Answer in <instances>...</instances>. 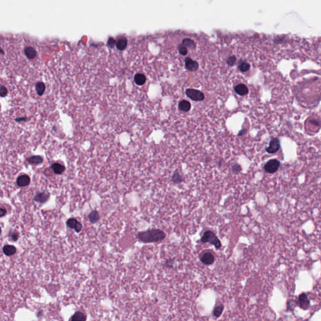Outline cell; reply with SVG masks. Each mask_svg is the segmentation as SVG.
I'll return each instance as SVG.
<instances>
[{
	"label": "cell",
	"mask_w": 321,
	"mask_h": 321,
	"mask_svg": "<svg viewBox=\"0 0 321 321\" xmlns=\"http://www.w3.org/2000/svg\"><path fill=\"white\" fill-rule=\"evenodd\" d=\"M166 235L160 229H151L146 231L139 232L138 239L143 243H153L163 240Z\"/></svg>",
	"instance_id": "obj_1"
},
{
	"label": "cell",
	"mask_w": 321,
	"mask_h": 321,
	"mask_svg": "<svg viewBox=\"0 0 321 321\" xmlns=\"http://www.w3.org/2000/svg\"><path fill=\"white\" fill-rule=\"evenodd\" d=\"M201 241L203 243H210L211 244L215 246L217 249H219L221 247V241L215 235V233L210 230L206 231L203 233L201 238Z\"/></svg>",
	"instance_id": "obj_2"
},
{
	"label": "cell",
	"mask_w": 321,
	"mask_h": 321,
	"mask_svg": "<svg viewBox=\"0 0 321 321\" xmlns=\"http://www.w3.org/2000/svg\"><path fill=\"white\" fill-rule=\"evenodd\" d=\"M280 166V162L277 159H270L264 165V170L270 174L275 172Z\"/></svg>",
	"instance_id": "obj_3"
},
{
	"label": "cell",
	"mask_w": 321,
	"mask_h": 321,
	"mask_svg": "<svg viewBox=\"0 0 321 321\" xmlns=\"http://www.w3.org/2000/svg\"><path fill=\"white\" fill-rule=\"evenodd\" d=\"M186 94L189 98L194 101H201L205 99L203 93L196 89H188L186 90Z\"/></svg>",
	"instance_id": "obj_4"
},
{
	"label": "cell",
	"mask_w": 321,
	"mask_h": 321,
	"mask_svg": "<svg viewBox=\"0 0 321 321\" xmlns=\"http://www.w3.org/2000/svg\"><path fill=\"white\" fill-rule=\"evenodd\" d=\"M280 148V142L278 138L271 139L269 142L268 147L266 148V151L269 154L277 152Z\"/></svg>",
	"instance_id": "obj_5"
},
{
	"label": "cell",
	"mask_w": 321,
	"mask_h": 321,
	"mask_svg": "<svg viewBox=\"0 0 321 321\" xmlns=\"http://www.w3.org/2000/svg\"><path fill=\"white\" fill-rule=\"evenodd\" d=\"M67 226L71 229L75 230L77 233L80 232L82 228L81 223L73 218H69L67 221Z\"/></svg>",
	"instance_id": "obj_6"
},
{
	"label": "cell",
	"mask_w": 321,
	"mask_h": 321,
	"mask_svg": "<svg viewBox=\"0 0 321 321\" xmlns=\"http://www.w3.org/2000/svg\"><path fill=\"white\" fill-rule=\"evenodd\" d=\"M299 304L300 308L302 309H307L310 306V300L304 293L301 294L299 297Z\"/></svg>",
	"instance_id": "obj_7"
},
{
	"label": "cell",
	"mask_w": 321,
	"mask_h": 321,
	"mask_svg": "<svg viewBox=\"0 0 321 321\" xmlns=\"http://www.w3.org/2000/svg\"><path fill=\"white\" fill-rule=\"evenodd\" d=\"M185 66L186 69L189 71H196L198 69V63L195 61L192 60L191 58L187 57L185 59Z\"/></svg>",
	"instance_id": "obj_8"
},
{
	"label": "cell",
	"mask_w": 321,
	"mask_h": 321,
	"mask_svg": "<svg viewBox=\"0 0 321 321\" xmlns=\"http://www.w3.org/2000/svg\"><path fill=\"white\" fill-rule=\"evenodd\" d=\"M30 183V178L26 174H22L16 179L17 185L19 187H25L29 185Z\"/></svg>",
	"instance_id": "obj_9"
},
{
	"label": "cell",
	"mask_w": 321,
	"mask_h": 321,
	"mask_svg": "<svg viewBox=\"0 0 321 321\" xmlns=\"http://www.w3.org/2000/svg\"><path fill=\"white\" fill-rule=\"evenodd\" d=\"M201 261L205 265H211L215 261V257L211 253L207 252L201 257Z\"/></svg>",
	"instance_id": "obj_10"
},
{
	"label": "cell",
	"mask_w": 321,
	"mask_h": 321,
	"mask_svg": "<svg viewBox=\"0 0 321 321\" xmlns=\"http://www.w3.org/2000/svg\"><path fill=\"white\" fill-rule=\"evenodd\" d=\"M49 197H50V194L48 193H45V192L38 193L35 196L34 200L38 203H44L48 200Z\"/></svg>",
	"instance_id": "obj_11"
},
{
	"label": "cell",
	"mask_w": 321,
	"mask_h": 321,
	"mask_svg": "<svg viewBox=\"0 0 321 321\" xmlns=\"http://www.w3.org/2000/svg\"><path fill=\"white\" fill-rule=\"evenodd\" d=\"M235 91L237 94L240 95H245L248 93V89L247 87L244 84H239L235 87Z\"/></svg>",
	"instance_id": "obj_12"
},
{
	"label": "cell",
	"mask_w": 321,
	"mask_h": 321,
	"mask_svg": "<svg viewBox=\"0 0 321 321\" xmlns=\"http://www.w3.org/2000/svg\"><path fill=\"white\" fill-rule=\"evenodd\" d=\"M24 52H25V55L27 56V58H29V59H33V58H35L36 56V55H37L36 51L35 50L34 48L32 46L26 47L25 48Z\"/></svg>",
	"instance_id": "obj_13"
},
{
	"label": "cell",
	"mask_w": 321,
	"mask_h": 321,
	"mask_svg": "<svg viewBox=\"0 0 321 321\" xmlns=\"http://www.w3.org/2000/svg\"><path fill=\"white\" fill-rule=\"evenodd\" d=\"M53 172L55 174H60L62 173H63L65 169V166H63V165L58 163V162H55V163H53L52 166H51Z\"/></svg>",
	"instance_id": "obj_14"
},
{
	"label": "cell",
	"mask_w": 321,
	"mask_h": 321,
	"mask_svg": "<svg viewBox=\"0 0 321 321\" xmlns=\"http://www.w3.org/2000/svg\"><path fill=\"white\" fill-rule=\"evenodd\" d=\"M171 181L174 184H179L182 183L183 181V175L178 170H176L172 175Z\"/></svg>",
	"instance_id": "obj_15"
},
{
	"label": "cell",
	"mask_w": 321,
	"mask_h": 321,
	"mask_svg": "<svg viewBox=\"0 0 321 321\" xmlns=\"http://www.w3.org/2000/svg\"><path fill=\"white\" fill-rule=\"evenodd\" d=\"M3 251L4 253V254L6 255V256H12L16 253V248L13 245H6L3 247Z\"/></svg>",
	"instance_id": "obj_16"
},
{
	"label": "cell",
	"mask_w": 321,
	"mask_h": 321,
	"mask_svg": "<svg viewBox=\"0 0 321 321\" xmlns=\"http://www.w3.org/2000/svg\"><path fill=\"white\" fill-rule=\"evenodd\" d=\"M128 40L125 37H121L116 42V46L119 50H124L127 46Z\"/></svg>",
	"instance_id": "obj_17"
},
{
	"label": "cell",
	"mask_w": 321,
	"mask_h": 321,
	"mask_svg": "<svg viewBox=\"0 0 321 321\" xmlns=\"http://www.w3.org/2000/svg\"><path fill=\"white\" fill-rule=\"evenodd\" d=\"M28 162L33 165H38L42 163L43 162V159L40 155H33L30 158H28L27 159Z\"/></svg>",
	"instance_id": "obj_18"
},
{
	"label": "cell",
	"mask_w": 321,
	"mask_h": 321,
	"mask_svg": "<svg viewBox=\"0 0 321 321\" xmlns=\"http://www.w3.org/2000/svg\"><path fill=\"white\" fill-rule=\"evenodd\" d=\"M134 80L135 83L137 85H142L145 84L146 79H145V77L144 75L142 73H137L134 76Z\"/></svg>",
	"instance_id": "obj_19"
},
{
	"label": "cell",
	"mask_w": 321,
	"mask_h": 321,
	"mask_svg": "<svg viewBox=\"0 0 321 321\" xmlns=\"http://www.w3.org/2000/svg\"><path fill=\"white\" fill-rule=\"evenodd\" d=\"M179 108L183 112H188L191 109V104L187 101H182L179 104Z\"/></svg>",
	"instance_id": "obj_20"
},
{
	"label": "cell",
	"mask_w": 321,
	"mask_h": 321,
	"mask_svg": "<svg viewBox=\"0 0 321 321\" xmlns=\"http://www.w3.org/2000/svg\"><path fill=\"white\" fill-rule=\"evenodd\" d=\"M89 218L90 221L92 223H95L97 222L100 219V215H99V212L96 210H94L91 211L89 215Z\"/></svg>",
	"instance_id": "obj_21"
},
{
	"label": "cell",
	"mask_w": 321,
	"mask_h": 321,
	"mask_svg": "<svg viewBox=\"0 0 321 321\" xmlns=\"http://www.w3.org/2000/svg\"><path fill=\"white\" fill-rule=\"evenodd\" d=\"M86 320V316L81 312H77L75 313L73 316L71 318L70 321H85Z\"/></svg>",
	"instance_id": "obj_22"
},
{
	"label": "cell",
	"mask_w": 321,
	"mask_h": 321,
	"mask_svg": "<svg viewBox=\"0 0 321 321\" xmlns=\"http://www.w3.org/2000/svg\"><path fill=\"white\" fill-rule=\"evenodd\" d=\"M182 44L185 46L186 48H189L190 49H194L196 47L195 43L190 38H184L182 42Z\"/></svg>",
	"instance_id": "obj_23"
},
{
	"label": "cell",
	"mask_w": 321,
	"mask_h": 321,
	"mask_svg": "<svg viewBox=\"0 0 321 321\" xmlns=\"http://www.w3.org/2000/svg\"><path fill=\"white\" fill-rule=\"evenodd\" d=\"M35 89L38 95H42L45 90V85L43 82H38L35 85Z\"/></svg>",
	"instance_id": "obj_24"
},
{
	"label": "cell",
	"mask_w": 321,
	"mask_h": 321,
	"mask_svg": "<svg viewBox=\"0 0 321 321\" xmlns=\"http://www.w3.org/2000/svg\"><path fill=\"white\" fill-rule=\"evenodd\" d=\"M239 69L241 72H247L250 68V65L247 63V62H242L240 64L239 67Z\"/></svg>",
	"instance_id": "obj_25"
},
{
	"label": "cell",
	"mask_w": 321,
	"mask_h": 321,
	"mask_svg": "<svg viewBox=\"0 0 321 321\" xmlns=\"http://www.w3.org/2000/svg\"><path fill=\"white\" fill-rule=\"evenodd\" d=\"M8 237L12 241H16L18 239V233L15 231H11L8 233Z\"/></svg>",
	"instance_id": "obj_26"
},
{
	"label": "cell",
	"mask_w": 321,
	"mask_h": 321,
	"mask_svg": "<svg viewBox=\"0 0 321 321\" xmlns=\"http://www.w3.org/2000/svg\"><path fill=\"white\" fill-rule=\"evenodd\" d=\"M223 310V306L222 305H220V306H218V307H217L215 309V310H214V316H215V317H219L221 313H222V311Z\"/></svg>",
	"instance_id": "obj_27"
},
{
	"label": "cell",
	"mask_w": 321,
	"mask_h": 321,
	"mask_svg": "<svg viewBox=\"0 0 321 321\" xmlns=\"http://www.w3.org/2000/svg\"><path fill=\"white\" fill-rule=\"evenodd\" d=\"M178 50L179 52V53L182 55H186L188 53V49L187 48L184 46L183 44H180L178 46Z\"/></svg>",
	"instance_id": "obj_28"
},
{
	"label": "cell",
	"mask_w": 321,
	"mask_h": 321,
	"mask_svg": "<svg viewBox=\"0 0 321 321\" xmlns=\"http://www.w3.org/2000/svg\"><path fill=\"white\" fill-rule=\"evenodd\" d=\"M236 61H237L236 57L235 56H231L228 57V58L227 60V64L229 66L231 67V66L235 65V63H236Z\"/></svg>",
	"instance_id": "obj_29"
},
{
	"label": "cell",
	"mask_w": 321,
	"mask_h": 321,
	"mask_svg": "<svg viewBox=\"0 0 321 321\" xmlns=\"http://www.w3.org/2000/svg\"><path fill=\"white\" fill-rule=\"evenodd\" d=\"M232 171L234 173H239L241 171V167L239 164L236 163L232 166Z\"/></svg>",
	"instance_id": "obj_30"
},
{
	"label": "cell",
	"mask_w": 321,
	"mask_h": 321,
	"mask_svg": "<svg viewBox=\"0 0 321 321\" xmlns=\"http://www.w3.org/2000/svg\"><path fill=\"white\" fill-rule=\"evenodd\" d=\"M8 94V90L6 87L3 85H2L1 89H0V95L2 97H5Z\"/></svg>",
	"instance_id": "obj_31"
},
{
	"label": "cell",
	"mask_w": 321,
	"mask_h": 321,
	"mask_svg": "<svg viewBox=\"0 0 321 321\" xmlns=\"http://www.w3.org/2000/svg\"><path fill=\"white\" fill-rule=\"evenodd\" d=\"M115 44L116 42L114 39L112 37H109L108 41V45L111 48H113L115 45Z\"/></svg>",
	"instance_id": "obj_32"
},
{
	"label": "cell",
	"mask_w": 321,
	"mask_h": 321,
	"mask_svg": "<svg viewBox=\"0 0 321 321\" xmlns=\"http://www.w3.org/2000/svg\"><path fill=\"white\" fill-rule=\"evenodd\" d=\"M6 214V210L3 208H0V217H4L5 215Z\"/></svg>",
	"instance_id": "obj_33"
},
{
	"label": "cell",
	"mask_w": 321,
	"mask_h": 321,
	"mask_svg": "<svg viewBox=\"0 0 321 321\" xmlns=\"http://www.w3.org/2000/svg\"><path fill=\"white\" fill-rule=\"evenodd\" d=\"M26 119V118H18V119H16V121H25Z\"/></svg>",
	"instance_id": "obj_34"
},
{
	"label": "cell",
	"mask_w": 321,
	"mask_h": 321,
	"mask_svg": "<svg viewBox=\"0 0 321 321\" xmlns=\"http://www.w3.org/2000/svg\"><path fill=\"white\" fill-rule=\"evenodd\" d=\"M1 52H2V54H3V53H4V52H3V49H2V50H1Z\"/></svg>",
	"instance_id": "obj_35"
}]
</instances>
